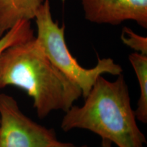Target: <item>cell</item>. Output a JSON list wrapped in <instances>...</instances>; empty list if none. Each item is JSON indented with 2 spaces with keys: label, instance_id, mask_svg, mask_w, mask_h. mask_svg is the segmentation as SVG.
<instances>
[{
  "label": "cell",
  "instance_id": "obj_1",
  "mask_svg": "<svg viewBox=\"0 0 147 147\" xmlns=\"http://www.w3.org/2000/svg\"><path fill=\"white\" fill-rule=\"evenodd\" d=\"M14 86L33 99L40 119L53 111H67L81 89L48 59L36 36L12 46L0 55V89Z\"/></svg>",
  "mask_w": 147,
  "mask_h": 147
},
{
  "label": "cell",
  "instance_id": "obj_2",
  "mask_svg": "<svg viewBox=\"0 0 147 147\" xmlns=\"http://www.w3.org/2000/svg\"><path fill=\"white\" fill-rule=\"evenodd\" d=\"M123 74L114 81L100 76L82 106L74 104L61 123L64 131L82 129L118 147H145L146 139L136 122Z\"/></svg>",
  "mask_w": 147,
  "mask_h": 147
},
{
  "label": "cell",
  "instance_id": "obj_10",
  "mask_svg": "<svg viewBox=\"0 0 147 147\" xmlns=\"http://www.w3.org/2000/svg\"><path fill=\"white\" fill-rule=\"evenodd\" d=\"M51 147H88V146H86V145H84V146H75L74 144H71V143L61 142L58 140L57 142H55V144L52 145ZM101 147H113V143L107 139H102Z\"/></svg>",
  "mask_w": 147,
  "mask_h": 147
},
{
  "label": "cell",
  "instance_id": "obj_4",
  "mask_svg": "<svg viewBox=\"0 0 147 147\" xmlns=\"http://www.w3.org/2000/svg\"><path fill=\"white\" fill-rule=\"evenodd\" d=\"M57 141L54 129L37 123L13 97L0 93V147H51Z\"/></svg>",
  "mask_w": 147,
  "mask_h": 147
},
{
  "label": "cell",
  "instance_id": "obj_9",
  "mask_svg": "<svg viewBox=\"0 0 147 147\" xmlns=\"http://www.w3.org/2000/svg\"><path fill=\"white\" fill-rule=\"evenodd\" d=\"M121 40L127 47L135 53L147 55V38L137 34L129 27H124L121 34Z\"/></svg>",
  "mask_w": 147,
  "mask_h": 147
},
{
  "label": "cell",
  "instance_id": "obj_7",
  "mask_svg": "<svg viewBox=\"0 0 147 147\" xmlns=\"http://www.w3.org/2000/svg\"><path fill=\"white\" fill-rule=\"evenodd\" d=\"M140 86V96L135 111L137 120L147 123V55L138 53H131L128 57Z\"/></svg>",
  "mask_w": 147,
  "mask_h": 147
},
{
  "label": "cell",
  "instance_id": "obj_5",
  "mask_svg": "<svg viewBox=\"0 0 147 147\" xmlns=\"http://www.w3.org/2000/svg\"><path fill=\"white\" fill-rule=\"evenodd\" d=\"M88 21L117 25L135 21L147 28V0H80Z\"/></svg>",
  "mask_w": 147,
  "mask_h": 147
},
{
  "label": "cell",
  "instance_id": "obj_3",
  "mask_svg": "<svg viewBox=\"0 0 147 147\" xmlns=\"http://www.w3.org/2000/svg\"><path fill=\"white\" fill-rule=\"evenodd\" d=\"M36 40L51 62L81 89L85 97L100 76L105 74L119 76L122 67L111 58L98 59L96 65L84 68L71 54L65 38V26L53 20L49 0H44L35 16Z\"/></svg>",
  "mask_w": 147,
  "mask_h": 147
},
{
  "label": "cell",
  "instance_id": "obj_8",
  "mask_svg": "<svg viewBox=\"0 0 147 147\" xmlns=\"http://www.w3.org/2000/svg\"><path fill=\"white\" fill-rule=\"evenodd\" d=\"M35 38L30 21H21L0 38V55L8 48Z\"/></svg>",
  "mask_w": 147,
  "mask_h": 147
},
{
  "label": "cell",
  "instance_id": "obj_6",
  "mask_svg": "<svg viewBox=\"0 0 147 147\" xmlns=\"http://www.w3.org/2000/svg\"><path fill=\"white\" fill-rule=\"evenodd\" d=\"M44 0H0V38L16 23L34 19Z\"/></svg>",
  "mask_w": 147,
  "mask_h": 147
}]
</instances>
